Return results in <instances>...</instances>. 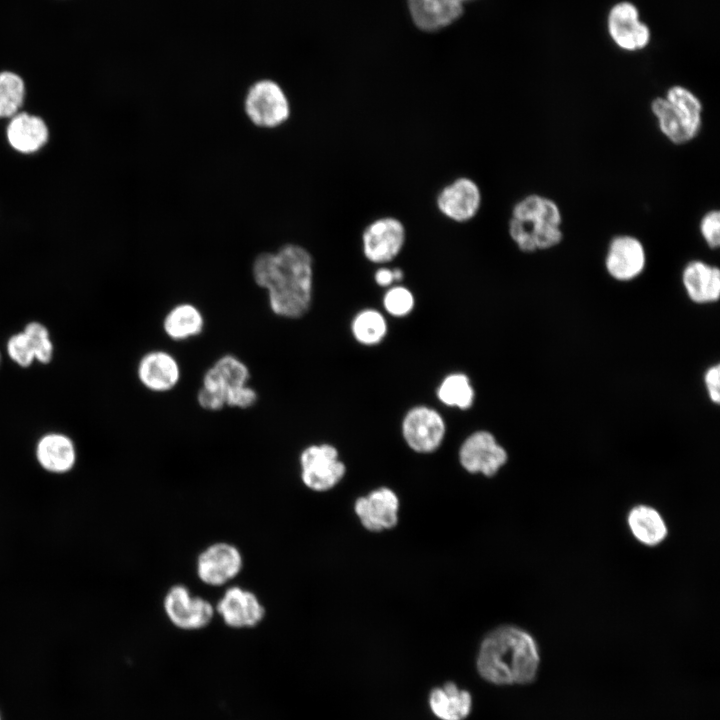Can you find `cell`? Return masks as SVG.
Wrapping results in <instances>:
<instances>
[{
    "mask_svg": "<svg viewBox=\"0 0 720 720\" xmlns=\"http://www.w3.org/2000/svg\"><path fill=\"white\" fill-rule=\"evenodd\" d=\"M256 284L265 289L271 311L282 318L297 319L310 309L313 297V258L298 244H286L277 252L256 256L252 265Z\"/></svg>",
    "mask_w": 720,
    "mask_h": 720,
    "instance_id": "obj_1",
    "label": "cell"
},
{
    "mask_svg": "<svg viewBox=\"0 0 720 720\" xmlns=\"http://www.w3.org/2000/svg\"><path fill=\"white\" fill-rule=\"evenodd\" d=\"M540 656L534 638L515 626H501L482 641L476 666L480 676L497 685L527 684L536 677Z\"/></svg>",
    "mask_w": 720,
    "mask_h": 720,
    "instance_id": "obj_2",
    "label": "cell"
},
{
    "mask_svg": "<svg viewBox=\"0 0 720 720\" xmlns=\"http://www.w3.org/2000/svg\"><path fill=\"white\" fill-rule=\"evenodd\" d=\"M507 231L524 253L553 248L563 239L561 209L547 196L528 194L512 206Z\"/></svg>",
    "mask_w": 720,
    "mask_h": 720,
    "instance_id": "obj_3",
    "label": "cell"
},
{
    "mask_svg": "<svg viewBox=\"0 0 720 720\" xmlns=\"http://www.w3.org/2000/svg\"><path fill=\"white\" fill-rule=\"evenodd\" d=\"M650 110L663 136L676 145L695 139L703 123V104L699 97L682 85L669 87L664 96L655 97Z\"/></svg>",
    "mask_w": 720,
    "mask_h": 720,
    "instance_id": "obj_4",
    "label": "cell"
},
{
    "mask_svg": "<svg viewBox=\"0 0 720 720\" xmlns=\"http://www.w3.org/2000/svg\"><path fill=\"white\" fill-rule=\"evenodd\" d=\"M250 372L237 357L227 354L219 358L203 376L197 402L208 411H218L226 406L227 397L236 389L248 385Z\"/></svg>",
    "mask_w": 720,
    "mask_h": 720,
    "instance_id": "obj_5",
    "label": "cell"
},
{
    "mask_svg": "<svg viewBox=\"0 0 720 720\" xmlns=\"http://www.w3.org/2000/svg\"><path fill=\"white\" fill-rule=\"evenodd\" d=\"M407 241V229L401 219L392 215L374 218L363 228L361 249L364 258L376 265L394 261Z\"/></svg>",
    "mask_w": 720,
    "mask_h": 720,
    "instance_id": "obj_6",
    "label": "cell"
},
{
    "mask_svg": "<svg viewBox=\"0 0 720 720\" xmlns=\"http://www.w3.org/2000/svg\"><path fill=\"white\" fill-rule=\"evenodd\" d=\"M163 610L173 626L190 632L206 628L216 615L210 601L193 595L184 584H174L166 591Z\"/></svg>",
    "mask_w": 720,
    "mask_h": 720,
    "instance_id": "obj_7",
    "label": "cell"
},
{
    "mask_svg": "<svg viewBox=\"0 0 720 720\" xmlns=\"http://www.w3.org/2000/svg\"><path fill=\"white\" fill-rule=\"evenodd\" d=\"M303 484L316 492L335 487L345 475V464L339 459L335 446L329 443L312 444L299 457Z\"/></svg>",
    "mask_w": 720,
    "mask_h": 720,
    "instance_id": "obj_8",
    "label": "cell"
},
{
    "mask_svg": "<svg viewBox=\"0 0 720 720\" xmlns=\"http://www.w3.org/2000/svg\"><path fill=\"white\" fill-rule=\"evenodd\" d=\"M483 194L479 184L471 177L458 176L443 185L435 196L437 211L447 220L465 224L480 212Z\"/></svg>",
    "mask_w": 720,
    "mask_h": 720,
    "instance_id": "obj_9",
    "label": "cell"
},
{
    "mask_svg": "<svg viewBox=\"0 0 720 720\" xmlns=\"http://www.w3.org/2000/svg\"><path fill=\"white\" fill-rule=\"evenodd\" d=\"M244 109L248 118L262 128L283 124L290 115V104L283 89L268 79L255 82L247 91Z\"/></svg>",
    "mask_w": 720,
    "mask_h": 720,
    "instance_id": "obj_10",
    "label": "cell"
},
{
    "mask_svg": "<svg viewBox=\"0 0 720 720\" xmlns=\"http://www.w3.org/2000/svg\"><path fill=\"white\" fill-rule=\"evenodd\" d=\"M243 566L241 550L232 543L219 541L208 545L198 554L195 570L202 583L220 587L234 580Z\"/></svg>",
    "mask_w": 720,
    "mask_h": 720,
    "instance_id": "obj_11",
    "label": "cell"
},
{
    "mask_svg": "<svg viewBox=\"0 0 720 720\" xmlns=\"http://www.w3.org/2000/svg\"><path fill=\"white\" fill-rule=\"evenodd\" d=\"M406 444L417 453H431L437 450L446 434V423L442 415L427 405L409 409L401 424Z\"/></svg>",
    "mask_w": 720,
    "mask_h": 720,
    "instance_id": "obj_12",
    "label": "cell"
},
{
    "mask_svg": "<svg viewBox=\"0 0 720 720\" xmlns=\"http://www.w3.org/2000/svg\"><path fill=\"white\" fill-rule=\"evenodd\" d=\"M216 614L231 629L257 627L266 616V608L253 591L241 586H229L215 605Z\"/></svg>",
    "mask_w": 720,
    "mask_h": 720,
    "instance_id": "obj_13",
    "label": "cell"
},
{
    "mask_svg": "<svg viewBox=\"0 0 720 720\" xmlns=\"http://www.w3.org/2000/svg\"><path fill=\"white\" fill-rule=\"evenodd\" d=\"M508 460V454L495 436L486 430L471 433L461 444L459 461L469 473L495 475Z\"/></svg>",
    "mask_w": 720,
    "mask_h": 720,
    "instance_id": "obj_14",
    "label": "cell"
},
{
    "mask_svg": "<svg viewBox=\"0 0 720 720\" xmlns=\"http://www.w3.org/2000/svg\"><path fill=\"white\" fill-rule=\"evenodd\" d=\"M607 30L614 44L627 52L642 50L650 43V29L640 20L638 8L629 1L618 2L610 8Z\"/></svg>",
    "mask_w": 720,
    "mask_h": 720,
    "instance_id": "obj_15",
    "label": "cell"
},
{
    "mask_svg": "<svg viewBox=\"0 0 720 720\" xmlns=\"http://www.w3.org/2000/svg\"><path fill=\"white\" fill-rule=\"evenodd\" d=\"M647 262L642 241L629 234L614 236L605 255V269L617 281H631L644 271Z\"/></svg>",
    "mask_w": 720,
    "mask_h": 720,
    "instance_id": "obj_16",
    "label": "cell"
},
{
    "mask_svg": "<svg viewBox=\"0 0 720 720\" xmlns=\"http://www.w3.org/2000/svg\"><path fill=\"white\" fill-rule=\"evenodd\" d=\"M354 508L362 525L373 532L391 529L398 522V497L386 487L358 498Z\"/></svg>",
    "mask_w": 720,
    "mask_h": 720,
    "instance_id": "obj_17",
    "label": "cell"
},
{
    "mask_svg": "<svg viewBox=\"0 0 720 720\" xmlns=\"http://www.w3.org/2000/svg\"><path fill=\"white\" fill-rule=\"evenodd\" d=\"M50 132L45 120L35 114L20 111L9 119L6 139L9 146L21 154L40 151L48 142Z\"/></svg>",
    "mask_w": 720,
    "mask_h": 720,
    "instance_id": "obj_18",
    "label": "cell"
},
{
    "mask_svg": "<svg viewBox=\"0 0 720 720\" xmlns=\"http://www.w3.org/2000/svg\"><path fill=\"white\" fill-rule=\"evenodd\" d=\"M137 375L144 387L153 392L173 389L180 378L177 360L165 351H151L139 361Z\"/></svg>",
    "mask_w": 720,
    "mask_h": 720,
    "instance_id": "obj_19",
    "label": "cell"
},
{
    "mask_svg": "<svg viewBox=\"0 0 720 720\" xmlns=\"http://www.w3.org/2000/svg\"><path fill=\"white\" fill-rule=\"evenodd\" d=\"M682 284L692 302H716L720 296V270L702 260H692L682 271Z\"/></svg>",
    "mask_w": 720,
    "mask_h": 720,
    "instance_id": "obj_20",
    "label": "cell"
},
{
    "mask_svg": "<svg viewBox=\"0 0 720 720\" xmlns=\"http://www.w3.org/2000/svg\"><path fill=\"white\" fill-rule=\"evenodd\" d=\"M35 453L40 466L51 473H66L76 462L75 445L63 433L52 432L43 435L37 442Z\"/></svg>",
    "mask_w": 720,
    "mask_h": 720,
    "instance_id": "obj_21",
    "label": "cell"
},
{
    "mask_svg": "<svg viewBox=\"0 0 720 720\" xmlns=\"http://www.w3.org/2000/svg\"><path fill=\"white\" fill-rule=\"evenodd\" d=\"M415 25L424 31L442 29L463 14V5L448 0H407Z\"/></svg>",
    "mask_w": 720,
    "mask_h": 720,
    "instance_id": "obj_22",
    "label": "cell"
},
{
    "mask_svg": "<svg viewBox=\"0 0 720 720\" xmlns=\"http://www.w3.org/2000/svg\"><path fill=\"white\" fill-rule=\"evenodd\" d=\"M429 706L440 720H464L471 712L472 697L467 690L448 682L430 692Z\"/></svg>",
    "mask_w": 720,
    "mask_h": 720,
    "instance_id": "obj_23",
    "label": "cell"
},
{
    "mask_svg": "<svg viewBox=\"0 0 720 720\" xmlns=\"http://www.w3.org/2000/svg\"><path fill=\"white\" fill-rule=\"evenodd\" d=\"M628 525L634 537L648 546L660 544L667 535V526L659 512L647 505H637L628 514Z\"/></svg>",
    "mask_w": 720,
    "mask_h": 720,
    "instance_id": "obj_24",
    "label": "cell"
},
{
    "mask_svg": "<svg viewBox=\"0 0 720 720\" xmlns=\"http://www.w3.org/2000/svg\"><path fill=\"white\" fill-rule=\"evenodd\" d=\"M203 327L202 313L196 306L189 303L176 305L163 320V329L166 335L176 341L199 335Z\"/></svg>",
    "mask_w": 720,
    "mask_h": 720,
    "instance_id": "obj_25",
    "label": "cell"
},
{
    "mask_svg": "<svg viewBox=\"0 0 720 720\" xmlns=\"http://www.w3.org/2000/svg\"><path fill=\"white\" fill-rule=\"evenodd\" d=\"M438 400L448 407L467 410L473 406L475 390L468 375L453 372L446 375L436 389Z\"/></svg>",
    "mask_w": 720,
    "mask_h": 720,
    "instance_id": "obj_26",
    "label": "cell"
},
{
    "mask_svg": "<svg viewBox=\"0 0 720 720\" xmlns=\"http://www.w3.org/2000/svg\"><path fill=\"white\" fill-rule=\"evenodd\" d=\"M388 324L385 316L377 309L365 308L358 311L351 321V333L362 345L374 346L387 335Z\"/></svg>",
    "mask_w": 720,
    "mask_h": 720,
    "instance_id": "obj_27",
    "label": "cell"
},
{
    "mask_svg": "<svg viewBox=\"0 0 720 720\" xmlns=\"http://www.w3.org/2000/svg\"><path fill=\"white\" fill-rule=\"evenodd\" d=\"M25 97L24 79L13 71L0 72V119H10L20 112Z\"/></svg>",
    "mask_w": 720,
    "mask_h": 720,
    "instance_id": "obj_28",
    "label": "cell"
},
{
    "mask_svg": "<svg viewBox=\"0 0 720 720\" xmlns=\"http://www.w3.org/2000/svg\"><path fill=\"white\" fill-rule=\"evenodd\" d=\"M415 306V297L406 286L395 284L387 288L383 295L385 311L396 318L409 315Z\"/></svg>",
    "mask_w": 720,
    "mask_h": 720,
    "instance_id": "obj_29",
    "label": "cell"
},
{
    "mask_svg": "<svg viewBox=\"0 0 720 720\" xmlns=\"http://www.w3.org/2000/svg\"><path fill=\"white\" fill-rule=\"evenodd\" d=\"M23 332L27 335L33 348L35 360L47 364L53 357V343L46 326L33 321L28 323Z\"/></svg>",
    "mask_w": 720,
    "mask_h": 720,
    "instance_id": "obj_30",
    "label": "cell"
},
{
    "mask_svg": "<svg viewBox=\"0 0 720 720\" xmlns=\"http://www.w3.org/2000/svg\"><path fill=\"white\" fill-rule=\"evenodd\" d=\"M6 349L10 359L20 367L27 368L35 361L32 345L23 331L9 338Z\"/></svg>",
    "mask_w": 720,
    "mask_h": 720,
    "instance_id": "obj_31",
    "label": "cell"
},
{
    "mask_svg": "<svg viewBox=\"0 0 720 720\" xmlns=\"http://www.w3.org/2000/svg\"><path fill=\"white\" fill-rule=\"evenodd\" d=\"M699 232L710 249H717L720 245V212L711 209L703 214L699 222Z\"/></svg>",
    "mask_w": 720,
    "mask_h": 720,
    "instance_id": "obj_32",
    "label": "cell"
},
{
    "mask_svg": "<svg viewBox=\"0 0 720 720\" xmlns=\"http://www.w3.org/2000/svg\"><path fill=\"white\" fill-rule=\"evenodd\" d=\"M404 278V271L399 267H388L380 265L374 272L375 283L383 288H389L401 282Z\"/></svg>",
    "mask_w": 720,
    "mask_h": 720,
    "instance_id": "obj_33",
    "label": "cell"
},
{
    "mask_svg": "<svg viewBox=\"0 0 720 720\" xmlns=\"http://www.w3.org/2000/svg\"><path fill=\"white\" fill-rule=\"evenodd\" d=\"M704 383L709 399L712 403L720 402V365L710 366L704 373Z\"/></svg>",
    "mask_w": 720,
    "mask_h": 720,
    "instance_id": "obj_34",
    "label": "cell"
},
{
    "mask_svg": "<svg viewBox=\"0 0 720 720\" xmlns=\"http://www.w3.org/2000/svg\"><path fill=\"white\" fill-rule=\"evenodd\" d=\"M448 1L463 5V3L470 1V0H448Z\"/></svg>",
    "mask_w": 720,
    "mask_h": 720,
    "instance_id": "obj_35",
    "label": "cell"
},
{
    "mask_svg": "<svg viewBox=\"0 0 720 720\" xmlns=\"http://www.w3.org/2000/svg\"><path fill=\"white\" fill-rule=\"evenodd\" d=\"M0 363H1V354H0Z\"/></svg>",
    "mask_w": 720,
    "mask_h": 720,
    "instance_id": "obj_36",
    "label": "cell"
},
{
    "mask_svg": "<svg viewBox=\"0 0 720 720\" xmlns=\"http://www.w3.org/2000/svg\"><path fill=\"white\" fill-rule=\"evenodd\" d=\"M1 720V719H0Z\"/></svg>",
    "mask_w": 720,
    "mask_h": 720,
    "instance_id": "obj_37",
    "label": "cell"
}]
</instances>
